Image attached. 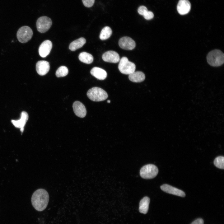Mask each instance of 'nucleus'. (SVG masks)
I'll return each mask as SVG.
<instances>
[{
    "mask_svg": "<svg viewBox=\"0 0 224 224\" xmlns=\"http://www.w3.org/2000/svg\"><path fill=\"white\" fill-rule=\"evenodd\" d=\"M158 170L155 165L149 164L143 166L141 169L140 175L144 179H151L155 177L157 175Z\"/></svg>",
    "mask_w": 224,
    "mask_h": 224,
    "instance_id": "nucleus-5",
    "label": "nucleus"
},
{
    "mask_svg": "<svg viewBox=\"0 0 224 224\" xmlns=\"http://www.w3.org/2000/svg\"><path fill=\"white\" fill-rule=\"evenodd\" d=\"M21 118L18 120H11L12 123L16 128L24 127L29 117L27 113L24 111L21 112Z\"/></svg>",
    "mask_w": 224,
    "mask_h": 224,
    "instance_id": "nucleus-15",
    "label": "nucleus"
},
{
    "mask_svg": "<svg viewBox=\"0 0 224 224\" xmlns=\"http://www.w3.org/2000/svg\"><path fill=\"white\" fill-rule=\"evenodd\" d=\"M20 128V131L22 133H23V132L24 130V127L21 128Z\"/></svg>",
    "mask_w": 224,
    "mask_h": 224,
    "instance_id": "nucleus-28",
    "label": "nucleus"
},
{
    "mask_svg": "<svg viewBox=\"0 0 224 224\" xmlns=\"http://www.w3.org/2000/svg\"><path fill=\"white\" fill-rule=\"evenodd\" d=\"M110 101L109 100H108V101H107V103H110Z\"/></svg>",
    "mask_w": 224,
    "mask_h": 224,
    "instance_id": "nucleus-29",
    "label": "nucleus"
},
{
    "mask_svg": "<svg viewBox=\"0 0 224 224\" xmlns=\"http://www.w3.org/2000/svg\"><path fill=\"white\" fill-rule=\"evenodd\" d=\"M207 60L210 65L213 67L219 66L224 63V54L220 50H213L208 54Z\"/></svg>",
    "mask_w": 224,
    "mask_h": 224,
    "instance_id": "nucleus-2",
    "label": "nucleus"
},
{
    "mask_svg": "<svg viewBox=\"0 0 224 224\" xmlns=\"http://www.w3.org/2000/svg\"><path fill=\"white\" fill-rule=\"evenodd\" d=\"M68 70L67 67L62 66L59 67L56 72V75L57 77H63L66 76L68 73Z\"/></svg>",
    "mask_w": 224,
    "mask_h": 224,
    "instance_id": "nucleus-22",
    "label": "nucleus"
},
{
    "mask_svg": "<svg viewBox=\"0 0 224 224\" xmlns=\"http://www.w3.org/2000/svg\"><path fill=\"white\" fill-rule=\"evenodd\" d=\"M33 31L31 28L27 26L21 27L17 33V37L18 41L21 43H25L31 38Z\"/></svg>",
    "mask_w": 224,
    "mask_h": 224,
    "instance_id": "nucleus-6",
    "label": "nucleus"
},
{
    "mask_svg": "<svg viewBox=\"0 0 224 224\" xmlns=\"http://www.w3.org/2000/svg\"><path fill=\"white\" fill-rule=\"evenodd\" d=\"M128 78L129 80L132 82H140L145 80V76L142 72L136 71L129 75Z\"/></svg>",
    "mask_w": 224,
    "mask_h": 224,
    "instance_id": "nucleus-17",
    "label": "nucleus"
},
{
    "mask_svg": "<svg viewBox=\"0 0 224 224\" xmlns=\"http://www.w3.org/2000/svg\"><path fill=\"white\" fill-rule=\"evenodd\" d=\"M191 224H204V221L202 219L199 218L194 220Z\"/></svg>",
    "mask_w": 224,
    "mask_h": 224,
    "instance_id": "nucleus-27",
    "label": "nucleus"
},
{
    "mask_svg": "<svg viewBox=\"0 0 224 224\" xmlns=\"http://www.w3.org/2000/svg\"><path fill=\"white\" fill-rule=\"evenodd\" d=\"M191 7V4L188 0H180L177 6V10L180 14L184 15L189 12Z\"/></svg>",
    "mask_w": 224,
    "mask_h": 224,
    "instance_id": "nucleus-12",
    "label": "nucleus"
},
{
    "mask_svg": "<svg viewBox=\"0 0 224 224\" xmlns=\"http://www.w3.org/2000/svg\"><path fill=\"white\" fill-rule=\"evenodd\" d=\"M112 34L111 28L106 26L104 27L101 30L100 35V38L102 40L107 39L110 37Z\"/></svg>",
    "mask_w": 224,
    "mask_h": 224,
    "instance_id": "nucleus-21",
    "label": "nucleus"
},
{
    "mask_svg": "<svg viewBox=\"0 0 224 224\" xmlns=\"http://www.w3.org/2000/svg\"><path fill=\"white\" fill-rule=\"evenodd\" d=\"M90 73L93 76L100 80H104L107 76V73L105 70L97 67L93 68Z\"/></svg>",
    "mask_w": 224,
    "mask_h": 224,
    "instance_id": "nucleus-16",
    "label": "nucleus"
},
{
    "mask_svg": "<svg viewBox=\"0 0 224 224\" xmlns=\"http://www.w3.org/2000/svg\"><path fill=\"white\" fill-rule=\"evenodd\" d=\"M160 188L162 191L167 193L181 197H184L185 196V193L182 190L168 184H163L161 186Z\"/></svg>",
    "mask_w": 224,
    "mask_h": 224,
    "instance_id": "nucleus-10",
    "label": "nucleus"
},
{
    "mask_svg": "<svg viewBox=\"0 0 224 224\" xmlns=\"http://www.w3.org/2000/svg\"><path fill=\"white\" fill-rule=\"evenodd\" d=\"M78 58L81 62L86 64H90L93 61L92 55L86 52H82L80 53Z\"/></svg>",
    "mask_w": 224,
    "mask_h": 224,
    "instance_id": "nucleus-20",
    "label": "nucleus"
},
{
    "mask_svg": "<svg viewBox=\"0 0 224 224\" xmlns=\"http://www.w3.org/2000/svg\"><path fill=\"white\" fill-rule=\"evenodd\" d=\"M214 165L217 168L224 169V158L223 156H220L216 157L214 161Z\"/></svg>",
    "mask_w": 224,
    "mask_h": 224,
    "instance_id": "nucleus-23",
    "label": "nucleus"
},
{
    "mask_svg": "<svg viewBox=\"0 0 224 224\" xmlns=\"http://www.w3.org/2000/svg\"><path fill=\"white\" fill-rule=\"evenodd\" d=\"M119 61L118 68L121 73L129 75L135 72V65L133 63L129 61L126 57H123Z\"/></svg>",
    "mask_w": 224,
    "mask_h": 224,
    "instance_id": "nucleus-4",
    "label": "nucleus"
},
{
    "mask_svg": "<svg viewBox=\"0 0 224 224\" xmlns=\"http://www.w3.org/2000/svg\"><path fill=\"white\" fill-rule=\"evenodd\" d=\"M119 44L122 49L128 50L133 49L136 46L134 41L130 37L127 36L121 38L119 41Z\"/></svg>",
    "mask_w": 224,
    "mask_h": 224,
    "instance_id": "nucleus-8",
    "label": "nucleus"
},
{
    "mask_svg": "<svg viewBox=\"0 0 224 224\" xmlns=\"http://www.w3.org/2000/svg\"><path fill=\"white\" fill-rule=\"evenodd\" d=\"M36 24L38 31L42 33H44L50 28L52 25V21L49 17L42 16L37 19Z\"/></svg>",
    "mask_w": 224,
    "mask_h": 224,
    "instance_id": "nucleus-7",
    "label": "nucleus"
},
{
    "mask_svg": "<svg viewBox=\"0 0 224 224\" xmlns=\"http://www.w3.org/2000/svg\"><path fill=\"white\" fill-rule=\"evenodd\" d=\"M86 42V39L83 37H81L71 42L69 45V49L71 51H75L81 48Z\"/></svg>",
    "mask_w": 224,
    "mask_h": 224,
    "instance_id": "nucleus-19",
    "label": "nucleus"
},
{
    "mask_svg": "<svg viewBox=\"0 0 224 224\" xmlns=\"http://www.w3.org/2000/svg\"><path fill=\"white\" fill-rule=\"evenodd\" d=\"M52 47L51 42L46 40L43 42L39 48V53L40 56L42 57H46L50 53Z\"/></svg>",
    "mask_w": 224,
    "mask_h": 224,
    "instance_id": "nucleus-9",
    "label": "nucleus"
},
{
    "mask_svg": "<svg viewBox=\"0 0 224 224\" xmlns=\"http://www.w3.org/2000/svg\"><path fill=\"white\" fill-rule=\"evenodd\" d=\"M73 111L75 114L80 118H84L86 114V108L84 105L81 102L76 101L72 105Z\"/></svg>",
    "mask_w": 224,
    "mask_h": 224,
    "instance_id": "nucleus-13",
    "label": "nucleus"
},
{
    "mask_svg": "<svg viewBox=\"0 0 224 224\" xmlns=\"http://www.w3.org/2000/svg\"><path fill=\"white\" fill-rule=\"evenodd\" d=\"M147 11V8L144 6H141L139 7L138 10V13L142 16H143Z\"/></svg>",
    "mask_w": 224,
    "mask_h": 224,
    "instance_id": "nucleus-26",
    "label": "nucleus"
},
{
    "mask_svg": "<svg viewBox=\"0 0 224 224\" xmlns=\"http://www.w3.org/2000/svg\"><path fill=\"white\" fill-rule=\"evenodd\" d=\"M87 96L91 100L94 101L104 100L108 97L107 93L105 90L97 87H94L89 90Z\"/></svg>",
    "mask_w": 224,
    "mask_h": 224,
    "instance_id": "nucleus-3",
    "label": "nucleus"
},
{
    "mask_svg": "<svg viewBox=\"0 0 224 224\" xmlns=\"http://www.w3.org/2000/svg\"><path fill=\"white\" fill-rule=\"evenodd\" d=\"M143 16L145 19L150 20L153 18L154 15L152 12L147 11Z\"/></svg>",
    "mask_w": 224,
    "mask_h": 224,
    "instance_id": "nucleus-25",
    "label": "nucleus"
},
{
    "mask_svg": "<svg viewBox=\"0 0 224 224\" xmlns=\"http://www.w3.org/2000/svg\"><path fill=\"white\" fill-rule=\"evenodd\" d=\"M49 199L48 192L43 189H39L33 193L31 201L35 209L38 211H42L46 208Z\"/></svg>",
    "mask_w": 224,
    "mask_h": 224,
    "instance_id": "nucleus-1",
    "label": "nucleus"
},
{
    "mask_svg": "<svg viewBox=\"0 0 224 224\" xmlns=\"http://www.w3.org/2000/svg\"><path fill=\"white\" fill-rule=\"evenodd\" d=\"M103 60L105 62L116 63L120 60L119 54L114 51H108L105 52L102 56Z\"/></svg>",
    "mask_w": 224,
    "mask_h": 224,
    "instance_id": "nucleus-11",
    "label": "nucleus"
},
{
    "mask_svg": "<svg viewBox=\"0 0 224 224\" xmlns=\"http://www.w3.org/2000/svg\"><path fill=\"white\" fill-rule=\"evenodd\" d=\"M150 201V199L148 197H143L140 201L139 204V211L142 213L146 214L147 213Z\"/></svg>",
    "mask_w": 224,
    "mask_h": 224,
    "instance_id": "nucleus-18",
    "label": "nucleus"
},
{
    "mask_svg": "<svg viewBox=\"0 0 224 224\" xmlns=\"http://www.w3.org/2000/svg\"><path fill=\"white\" fill-rule=\"evenodd\" d=\"M82 1L85 6L87 7H90L93 5L95 0H82Z\"/></svg>",
    "mask_w": 224,
    "mask_h": 224,
    "instance_id": "nucleus-24",
    "label": "nucleus"
},
{
    "mask_svg": "<svg viewBox=\"0 0 224 224\" xmlns=\"http://www.w3.org/2000/svg\"><path fill=\"white\" fill-rule=\"evenodd\" d=\"M50 69L49 63L46 61L41 60L38 61L36 65V69L37 73L40 75L46 74Z\"/></svg>",
    "mask_w": 224,
    "mask_h": 224,
    "instance_id": "nucleus-14",
    "label": "nucleus"
}]
</instances>
